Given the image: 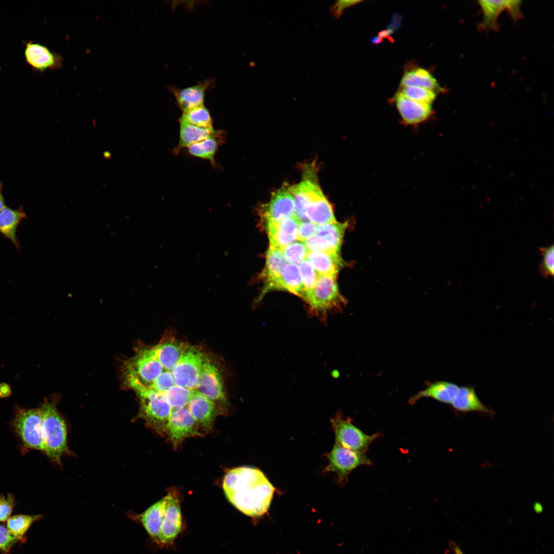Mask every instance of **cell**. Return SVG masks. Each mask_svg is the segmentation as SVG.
Segmentation results:
<instances>
[{"instance_id": "31", "label": "cell", "mask_w": 554, "mask_h": 554, "mask_svg": "<svg viewBox=\"0 0 554 554\" xmlns=\"http://www.w3.org/2000/svg\"><path fill=\"white\" fill-rule=\"evenodd\" d=\"M179 122L180 136L177 149L187 148L210 137L216 132L213 128L200 127L181 121Z\"/></svg>"}, {"instance_id": "23", "label": "cell", "mask_w": 554, "mask_h": 554, "mask_svg": "<svg viewBox=\"0 0 554 554\" xmlns=\"http://www.w3.org/2000/svg\"><path fill=\"white\" fill-rule=\"evenodd\" d=\"M188 346L172 337H167L153 347L164 370L171 371Z\"/></svg>"}, {"instance_id": "3", "label": "cell", "mask_w": 554, "mask_h": 554, "mask_svg": "<svg viewBox=\"0 0 554 554\" xmlns=\"http://www.w3.org/2000/svg\"><path fill=\"white\" fill-rule=\"evenodd\" d=\"M124 366L126 381L135 391L143 388L150 389L164 370L153 347L139 349Z\"/></svg>"}, {"instance_id": "40", "label": "cell", "mask_w": 554, "mask_h": 554, "mask_svg": "<svg viewBox=\"0 0 554 554\" xmlns=\"http://www.w3.org/2000/svg\"><path fill=\"white\" fill-rule=\"evenodd\" d=\"M542 260L539 266V272L545 278L552 277L554 274V246L539 247Z\"/></svg>"}, {"instance_id": "45", "label": "cell", "mask_w": 554, "mask_h": 554, "mask_svg": "<svg viewBox=\"0 0 554 554\" xmlns=\"http://www.w3.org/2000/svg\"><path fill=\"white\" fill-rule=\"evenodd\" d=\"M362 1L355 0H339L335 2L330 9V12L332 16L336 19L339 18L347 8L361 2Z\"/></svg>"}, {"instance_id": "7", "label": "cell", "mask_w": 554, "mask_h": 554, "mask_svg": "<svg viewBox=\"0 0 554 554\" xmlns=\"http://www.w3.org/2000/svg\"><path fill=\"white\" fill-rule=\"evenodd\" d=\"M204 355L200 349L187 347L171 371L175 385L196 390Z\"/></svg>"}, {"instance_id": "15", "label": "cell", "mask_w": 554, "mask_h": 554, "mask_svg": "<svg viewBox=\"0 0 554 554\" xmlns=\"http://www.w3.org/2000/svg\"><path fill=\"white\" fill-rule=\"evenodd\" d=\"M164 517L162 522L159 543L161 545L171 544L181 531L182 518L180 501L176 493L170 492Z\"/></svg>"}, {"instance_id": "50", "label": "cell", "mask_w": 554, "mask_h": 554, "mask_svg": "<svg viewBox=\"0 0 554 554\" xmlns=\"http://www.w3.org/2000/svg\"><path fill=\"white\" fill-rule=\"evenodd\" d=\"M378 36L382 39L385 38L389 36L388 32L386 30H382L378 33Z\"/></svg>"}, {"instance_id": "10", "label": "cell", "mask_w": 554, "mask_h": 554, "mask_svg": "<svg viewBox=\"0 0 554 554\" xmlns=\"http://www.w3.org/2000/svg\"><path fill=\"white\" fill-rule=\"evenodd\" d=\"M294 215V201L290 187L287 185L273 193L269 202L263 206L261 211V216L266 225Z\"/></svg>"}, {"instance_id": "25", "label": "cell", "mask_w": 554, "mask_h": 554, "mask_svg": "<svg viewBox=\"0 0 554 554\" xmlns=\"http://www.w3.org/2000/svg\"><path fill=\"white\" fill-rule=\"evenodd\" d=\"M318 274L336 278L344 263L340 254L309 251L306 257Z\"/></svg>"}, {"instance_id": "44", "label": "cell", "mask_w": 554, "mask_h": 554, "mask_svg": "<svg viewBox=\"0 0 554 554\" xmlns=\"http://www.w3.org/2000/svg\"><path fill=\"white\" fill-rule=\"evenodd\" d=\"M318 225L310 221H301L298 232V240L304 242L314 235L318 230Z\"/></svg>"}, {"instance_id": "21", "label": "cell", "mask_w": 554, "mask_h": 554, "mask_svg": "<svg viewBox=\"0 0 554 554\" xmlns=\"http://www.w3.org/2000/svg\"><path fill=\"white\" fill-rule=\"evenodd\" d=\"M168 498L169 496L167 494L149 507L142 514L132 517L142 524L148 535L157 543H159L161 526Z\"/></svg>"}, {"instance_id": "43", "label": "cell", "mask_w": 554, "mask_h": 554, "mask_svg": "<svg viewBox=\"0 0 554 554\" xmlns=\"http://www.w3.org/2000/svg\"><path fill=\"white\" fill-rule=\"evenodd\" d=\"M15 504L14 497L12 494L0 496V522L7 521L11 517Z\"/></svg>"}, {"instance_id": "22", "label": "cell", "mask_w": 554, "mask_h": 554, "mask_svg": "<svg viewBox=\"0 0 554 554\" xmlns=\"http://www.w3.org/2000/svg\"><path fill=\"white\" fill-rule=\"evenodd\" d=\"M211 83V81L208 79L195 85L184 88L171 87L170 89L175 96L178 106L184 112L204 105L205 92Z\"/></svg>"}, {"instance_id": "1", "label": "cell", "mask_w": 554, "mask_h": 554, "mask_svg": "<svg viewBox=\"0 0 554 554\" xmlns=\"http://www.w3.org/2000/svg\"><path fill=\"white\" fill-rule=\"evenodd\" d=\"M223 488L230 502L251 517L261 516L268 511L275 490L261 470L248 466L228 471L223 479Z\"/></svg>"}, {"instance_id": "8", "label": "cell", "mask_w": 554, "mask_h": 554, "mask_svg": "<svg viewBox=\"0 0 554 554\" xmlns=\"http://www.w3.org/2000/svg\"><path fill=\"white\" fill-rule=\"evenodd\" d=\"M336 444L348 449L365 452L369 445L379 436L368 435L354 426L349 419L345 420L339 414L331 419Z\"/></svg>"}, {"instance_id": "12", "label": "cell", "mask_w": 554, "mask_h": 554, "mask_svg": "<svg viewBox=\"0 0 554 554\" xmlns=\"http://www.w3.org/2000/svg\"><path fill=\"white\" fill-rule=\"evenodd\" d=\"M196 390L211 401L226 400L222 375L217 366L204 355Z\"/></svg>"}, {"instance_id": "20", "label": "cell", "mask_w": 554, "mask_h": 554, "mask_svg": "<svg viewBox=\"0 0 554 554\" xmlns=\"http://www.w3.org/2000/svg\"><path fill=\"white\" fill-rule=\"evenodd\" d=\"M299 184L290 187L295 204V216L301 221H307L305 216L309 203L322 192L315 179L307 176Z\"/></svg>"}, {"instance_id": "48", "label": "cell", "mask_w": 554, "mask_h": 554, "mask_svg": "<svg viewBox=\"0 0 554 554\" xmlns=\"http://www.w3.org/2000/svg\"><path fill=\"white\" fill-rule=\"evenodd\" d=\"M449 552L448 554H465L460 546L455 542H449Z\"/></svg>"}, {"instance_id": "24", "label": "cell", "mask_w": 554, "mask_h": 554, "mask_svg": "<svg viewBox=\"0 0 554 554\" xmlns=\"http://www.w3.org/2000/svg\"><path fill=\"white\" fill-rule=\"evenodd\" d=\"M347 223L337 221L318 226L316 234L327 252L340 254Z\"/></svg>"}, {"instance_id": "19", "label": "cell", "mask_w": 554, "mask_h": 554, "mask_svg": "<svg viewBox=\"0 0 554 554\" xmlns=\"http://www.w3.org/2000/svg\"><path fill=\"white\" fill-rule=\"evenodd\" d=\"M394 102L402 120L408 124L425 121L432 112L431 104L410 100L399 92L395 95Z\"/></svg>"}, {"instance_id": "39", "label": "cell", "mask_w": 554, "mask_h": 554, "mask_svg": "<svg viewBox=\"0 0 554 554\" xmlns=\"http://www.w3.org/2000/svg\"><path fill=\"white\" fill-rule=\"evenodd\" d=\"M399 92L410 100L430 104L436 97V93L434 91L419 86L404 87Z\"/></svg>"}, {"instance_id": "41", "label": "cell", "mask_w": 554, "mask_h": 554, "mask_svg": "<svg viewBox=\"0 0 554 554\" xmlns=\"http://www.w3.org/2000/svg\"><path fill=\"white\" fill-rule=\"evenodd\" d=\"M174 385H175L171 371L164 370L156 379L150 389L163 393Z\"/></svg>"}, {"instance_id": "9", "label": "cell", "mask_w": 554, "mask_h": 554, "mask_svg": "<svg viewBox=\"0 0 554 554\" xmlns=\"http://www.w3.org/2000/svg\"><path fill=\"white\" fill-rule=\"evenodd\" d=\"M328 457L329 464L325 471L335 473L340 482L347 480L348 474L357 467L371 464L365 452L353 451L336 443Z\"/></svg>"}, {"instance_id": "36", "label": "cell", "mask_w": 554, "mask_h": 554, "mask_svg": "<svg viewBox=\"0 0 554 554\" xmlns=\"http://www.w3.org/2000/svg\"><path fill=\"white\" fill-rule=\"evenodd\" d=\"M193 390L174 385L162 394L173 410L187 407Z\"/></svg>"}, {"instance_id": "14", "label": "cell", "mask_w": 554, "mask_h": 554, "mask_svg": "<svg viewBox=\"0 0 554 554\" xmlns=\"http://www.w3.org/2000/svg\"><path fill=\"white\" fill-rule=\"evenodd\" d=\"M483 14V18L479 25L482 30H494L499 29L497 23L498 18L500 13L507 10L514 20L521 17L520 1H478Z\"/></svg>"}, {"instance_id": "51", "label": "cell", "mask_w": 554, "mask_h": 554, "mask_svg": "<svg viewBox=\"0 0 554 554\" xmlns=\"http://www.w3.org/2000/svg\"><path fill=\"white\" fill-rule=\"evenodd\" d=\"M383 41V39L377 36H374L370 39V42L374 45H379Z\"/></svg>"}, {"instance_id": "42", "label": "cell", "mask_w": 554, "mask_h": 554, "mask_svg": "<svg viewBox=\"0 0 554 554\" xmlns=\"http://www.w3.org/2000/svg\"><path fill=\"white\" fill-rule=\"evenodd\" d=\"M18 541H19L10 533L6 526L0 525V550L1 551L8 553Z\"/></svg>"}, {"instance_id": "18", "label": "cell", "mask_w": 554, "mask_h": 554, "mask_svg": "<svg viewBox=\"0 0 554 554\" xmlns=\"http://www.w3.org/2000/svg\"><path fill=\"white\" fill-rule=\"evenodd\" d=\"M282 249L269 247L266 253V262L261 276L264 282V288L256 300L259 302L267 292L275 290L282 270L287 264Z\"/></svg>"}, {"instance_id": "27", "label": "cell", "mask_w": 554, "mask_h": 554, "mask_svg": "<svg viewBox=\"0 0 554 554\" xmlns=\"http://www.w3.org/2000/svg\"><path fill=\"white\" fill-rule=\"evenodd\" d=\"M451 404L455 410L460 412L492 413V411L485 406L480 400L474 387L472 386H465L459 387Z\"/></svg>"}, {"instance_id": "35", "label": "cell", "mask_w": 554, "mask_h": 554, "mask_svg": "<svg viewBox=\"0 0 554 554\" xmlns=\"http://www.w3.org/2000/svg\"><path fill=\"white\" fill-rule=\"evenodd\" d=\"M179 121L200 127L213 128L212 117L204 105L183 112Z\"/></svg>"}, {"instance_id": "49", "label": "cell", "mask_w": 554, "mask_h": 554, "mask_svg": "<svg viewBox=\"0 0 554 554\" xmlns=\"http://www.w3.org/2000/svg\"><path fill=\"white\" fill-rule=\"evenodd\" d=\"M3 184L0 182V211L6 207L2 192Z\"/></svg>"}, {"instance_id": "28", "label": "cell", "mask_w": 554, "mask_h": 554, "mask_svg": "<svg viewBox=\"0 0 554 554\" xmlns=\"http://www.w3.org/2000/svg\"><path fill=\"white\" fill-rule=\"evenodd\" d=\"M26 217L21 206L17 209L6 206L0 211V233L18 249L20 245L16 237L17 229L19 223Z\"/></svg>"}, {"instance_id": "11", "label": "cell", "mask_w": 554, "mask_h": 554, "mask_svg": "<svg viewBox=\"0 0 554 554\" xmlns=\"http://www.w3.org/2000/svg\"><path fill=\"white\" fill-rule=\"evenodd\" d=\"M24 53L26 62L33 70L37 72L57 70L63 64L61 55L33 41L25 43Z\"/></svg>"}, {"instance_id": "2", "label": "cell", "mask_w": 554, "mask_h": 554, "mask_svg": "<svg viewBox=\"0 0 554 554\" xmlns=\"http://www.w3.org/2000/svg\"><path fill=\"white\" fill-rule=\"evenodd\" d=\"M39 408L42 416L43 452L53 461L59 463L62 456L67 451L65 421L53 402L46 400Z\"/></svg>"}, {"instance_id": "37", "label": "cell", "mask_w": 554, "mask_h": 554, "mask_svg": "<svg viewBox=\"0 0 554 554\" xmlns=\"http://www.w3.org/2000/svg\"><path fill=\"white\" fill-rule=\"evenodd\" d=\"M298 266L305 290L304 300L306 301L313 291L318 274L307 259L303 260Z\"/></svg>"}, {"instance_id": "26", "label": "cell", "mask_w": 554, "mask_h": 554, "mask_svg": "<svg viewBox=\"0 0 554 554\" xmlns=\"http://www.w3.org/2000/svg\"><path fill=\"white\" fill-rule=\"evenodd\" d=\"M459 387L447 381H437L430 384L426 389L412 397L409 402L414 404L423 398H430L440 402L451 404L456 397Z\"/></svg>"}, {"instance_id": "6", "label": "cell", "mask_w": 554, "mask_h": 554, "mask_svg": "<svg viewBox=\"0 0 554 554\" xmlns=\"http://www.w3.org/2000/svg\"><path fill=\"white\" fill-rule=\"evenodd\" d=\"M13 426L25 447L43 451L42 416L39 407L17 409Z\"/></svg>"}, {"instance_id": "5", "label": "cell", "mask_w": 554, "mask_h": 554, "mask_svg": "<svg viewBox=\"0 0 554 554\" xmlns=\"http://www.w3.org/2000/svg\"><path fill=\"white\" fill-rule=\"evenodd\" d=\"M140 401V415L161 435L166 433V426L172 409L163 394L150 388L136 390Z\"/></svg>"}, {"instance_id": "32", "label": "cell", "mask_w": 554, "mask_h": 554, "mask_svg": "<svg viewBox=\"0 0 554 554\" xmlns=\"http://www.w3.org/2000/svg\"><path fill=\"white\" fill-rule=\"evenodd\" d=\"M400 86L403 87L419 86L434 91L443 90L428 70L422 68L407 71L402 77Z\"/></svg>"}, {"instance_id": "33", "label": "cell", "mask_w": 554, "mask_h": 554, "mask_svg": "<svg viewBox=\"0 0 554 554\" xmlns=\"http://www.w3.org/2000/svg\"><path fill=\"white\" fill-rule=\"evenodd\" d=\"M219 133L216 131L210 137L189 146L187 148L188 153L192 156L208 160L214 166L215 155L222 139L219 137L221 135Z\"/></svg>"}, {"instance_id": "34", "label": "cell", "mask_w": 554, "mask_h": 554, "mask_svg": "<svg viewBox=\"0 0 554 554\" xmlns=\"http://www.w3.org/2000/svg\"><path fill=\"white\" fill-rule=\"evenodd\" d=\"M42 515H16L10 517L7 521V528L10 533L19 541L24 540V535L31 525L39 520Z\"/></svg>"}, {"instance_id": "47", "label": "cell", "mask_w": 554, "mask_h": 554, "mask_svg": "<svg viewBox=\"0 0 554 554\" xmlns=\"http://www.w3.org/2000/svg\"><path fill=\"white\" fill-rule=\"evenodd\" d=\"M12 394L10 386L5 383H0V398H7Z\"/></svg>"}, {"instance_id": "4", "label": "cell", "mask_w": 554, "mask_h": 554, "mask_svg": "<svg viewBox=\"0 0 554 554\" xmlns=\"http://www.w3.org/2000/svg\"><path fill=\"white\" fill-rule=\"evenodd\" d=\"M306 302L309 313L324 322L328 313L340 311L346 304L339 291L336 278L321 274L318 275L313 291Z\"/></svg>"}, {"instance_id": "30", "label": "cell", "mask_w": 554, "mask_h": 554, "mask_svg": "<svg viewBox=\"0 0 554 554\" xmlns=\"http://www.w3.org/2000/svg\"><path fill=\"white\" fill-rule=\"evenodd\" d=\"M276 289L287 290L304 299L305 290L298 265L293 264L285 265L276 284L275 290Z\"/></svg>"}, {"instance_id": "38", "label": "cell", "mask_w": 554, "mask_h": 554, "mask_svg": "<svg viewBox=\"0 0 554 554\" xmlns=\"http://www.w3.org/2000/svg\"><path fill=\"white\" fill-rule=\"evenodd\" d=\"M282 251L286 262L296 264L306 259L309 250L304 242H293L288 245Z\"/></svg>"}, {"instance_id": "29", "label": "cell", "mask_w": 554, "mask_h": 554, "mask_svg": "<svg viewBox=\"0 0 554 554\" xmlns=\"http://www.w3.org/2000/svg\"><path fill=\"white\" fill-rule=\"evenodd\" d=\"M307 221L309 220L318 225L335 222L331 204L323 192L308 205L305 212Z\"/></svg>"}, {"instance_id": "13", "label": "cell", "mask_w": 554, "mask_h": 554, "mask_svg": "<svg viewBox=\"0 0 554 554\" xmlns=\"http://www.w3.org/2000/svg\"><path fill=\"white\" fill-rule=\"evenodd\" d=\"M199 427L187 407L173 410L166 426V433L174 447L184 439L200 435Z\"/></svg>"}, {"instance_id": "16", "label": "cell", "mask_w": 554, "mask_h": 554, "mask_svg": "<svg viewBox=\"0 0 554 554\" xmlns=\"http://www.w3.org/2000/svg\"><path fill=\"white\" fill-rule=\"evenodd\" d=\"M187 407L199 427L205 431L211 430L217 414L215 403L196 390H193Z\"/></svg>"}, {"instance_id": "17", "label": "cell", "mask_w": 554, "mask_h": 554, "mask_svg": "<svg viewBox=\"0 0 554 554\" xmlns=\"http://www.w3.org/2000/svg\"><path fill=\"white\" fill-rule=\"evenodd\" d=\"M300 221L295 215L266 225L270 247L283 249L298 240Z\"/></svg>"}, {"instance_id": "46", "label": "cell", "mask_w": 554, "mask_h": 554, "mask_svg": "<svg viewBox=\"0 0 554 554\" xmlns=\"http://www.w3.org/2000/svg\"><path fill=\"white\" fill-rule=\"evenodd\" d=\"M402 19L403 16L397 13H394L391 16L388 28L391 29L393 31L398 30L402 25Z\"/></svg>"}]
</instances>
